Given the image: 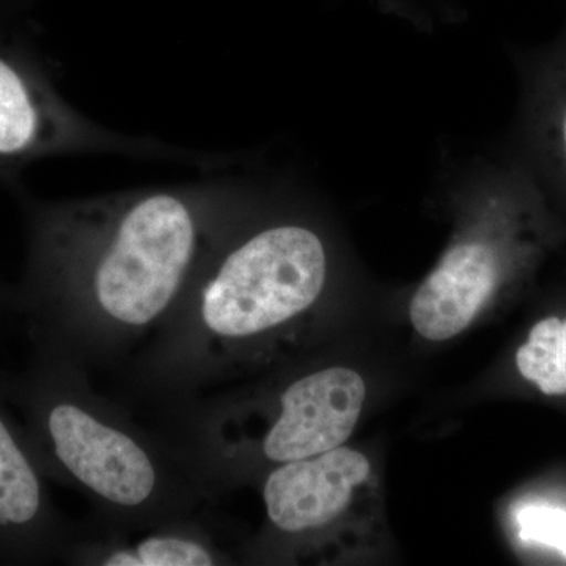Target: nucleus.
<instances>
[{"mask_svg":"<svg viewBox=\"0 0 566 566\" xmlns=\"http://www.w3.org/2000/svg\"><path fill=\"white\" fill-rule=\"evenodd\" d=\"M11 312V289L0 281V316Z\"/></svg>","mask_w":566,"mask_h":566,"instance_id":"obj_11","label":"nucleus"},{"mask_svg":"<svg viewBox=\"0 0 566 566\" xmlns=\"http://www.w3.org/2000/svg\"><path fill=\"white\" fill-rule=\"evenodd\" d=\"M270 405L238 394L202 395L230 408L266 411V428L237 447L205 475L212 495L253 474L255 465H279L337 449L348 441L363 412L365 382L352 368L327 367L283 382Z\"/></svg>","mask_w":566,"mask_h":566,"instance_id":"obj_3","label":"nucleus"},{"mask_svg":"<svg viewBox=\"0 0 566 566\" xmlns=\"http://www.w3.org/2000/svg\"><path fill=\"white\" fill-rule=\"evenodd\" d=\"M22 207L28 256L11 312L35 356L91 375L117 370L169 318L233 219L214 182Z\"/></svg>","mask_w":566,"mask_h":566,"instance_id":"obj_1","label":"nucleus"},{"mask_svg":"<svg viewBox=\"0 0 566 566\" xmlns=\"http://www.w3.org/2000/svg\"><path fill=\"white\" fill-rule=\"evenodd\" d=\"M370 471L367 457L342 446L275 465L263 483L271 528L286 539L312 538L345 512Z\"/></svg>","mask_w":566,"mask_h":566,"instance_id":"obj_6","label":"nucleus"},{"mask_svg":"<svg viewBox=\"0 0 566 566\" xmlns=\"http://www.w3.org/2000/svg\"><path fill=\"white\" fill-rule=\"evenodd\" d=\"M494 252L482 243L450 249L419 286L409 316L417 333L430 342H446L463 333L497 283Z\"/></svg>","mask_w":566,"mask_h":566,"instance_id":"obj_8","label":"nucleus"},{"mask_svg":"<svg viewBox=\"0 0 566 566\" xmlns=\"http://www.w3.org/2000/svg\"><path fill=\"white\" fill-rule=\"evenodd\" d=\"M564 140H565V148H566V112L564 117Z\"/></svg>","mask_w":566,"mask_h":566,"instance_id":"obj_12","label":"nucleus"},{"mask_svg":"<svg viewBox=\"0 0 566 566\" xmlns=\"http://www.w3.org/2000/svg\"><path fill=\"white\" fill-rule=\"evenodd\" d=\"M520 535L528 542L554 547L566 556V512L553 506L531 505L517 513Z\"/></svg>","mask_w":566,"mask_h":566,"instance_id":"obj_10","label":"nucleus"},{"mask_svg":"<svg viewBox=\"0 0 566 566\" xmlns=\"http://www.w3.org/2000/svg\"><path fill=\"white\" fill-rule=\"evenodd\" d=\"M84 151L151 148L93 125L62 98L31 52L0 43V181L17 180L22 169L41 159Z\"/></svg>","mask_w":566,"mask_h":566,"instance_id":"obj_4","label":"nucleus"},{"mask_svg":"<svg viewBox=\"0 0 566 566\" xmlns=\"http://www.w3.org/2000/svg\"><path fill=\"white\" fill-rule=\"evenodd\" d=\"M520 374L545 395H566V319H542L516 353Z\"/></svg>","mask_w":566,"mask_h":566,"instance_id":"obj_9","label":"nucleus"},{"mask_svg":"<svg viewBox=\"0 0 566 566\" xmlns=\"http://www.w3.org/2000/svg\"><path fill=\"white\" fill-rule=\"evenodd\" d=\"M0 386V564H69L80 524L59 512Z\"/></svg>","mask_w":566,"mask_h":566,"instance_id":"obj_5","label":"nucleus"},{"mask_svg":"<svg viewBox=\"0 0 566 566\" xmlns=\"http://www.w3.org/2000/svg\"><path fill=\"white\" fill-rule=\"evenodd\" d=\"M218 542L214 516L197 512L137 532L114 534L80 524L70 565L84 566H216L232 564Z\"/></svg>","mask_w":566,"mask_h":566,"instance_id":"obj_7","label":"nucleus"},{"mask_svg":"<svg viewBox=\"0 0 566 566\" xmlns=\"http://www.w3.org/2000/svg\"><path fill=\"white\" fill-rule=\"evenodd\" d=\"M0 386L24 416L46 479L91 504L88 526L137 534L214 499L174 442L137 422L122 400L96 392L84 368L35 356L24 375L0 378Z\"/></svg>","mask_w":566,"mask_h":566,"instance_id":"obj_2","label":"nucleus"}]
</instances>
